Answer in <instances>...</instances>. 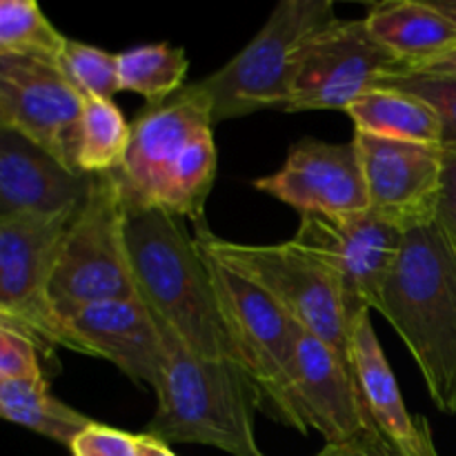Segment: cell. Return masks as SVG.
I'll return each mask as SVG.
<instances>
[{"label": "cell", "instance_id": "cell-10", "mask_svg": "<svg viewBox=\"0 0 456 456\" xmlns=\"http://www.w3.org/2000/svg\"><path fill=\"white\" fill-rule=\"evenodd\" d=\"M405 232L372 209L347 216L301 214L292 243L337 281L352 314L379 310Z\"/></svg>", "mask_w": 456, "mask_h": 456}, {"label": "cell", "instance_id": "cell-5", "mask_svg": "<svg viewBox=\"0 0 456 456\" xmlns=\"http://www.w3.org/2000/svg\"><path fill=\"white\" fill-rule=\"evenodd\" d=\"M196 245L225 263L267 294L294 323L332 347L350 368L352 314L337 281L292 240L281 245H243L216 239L208 227L196 230Z\"/></svg>", "mask_w": 456, "mask_h": 456}, {"label": "cell", "instance_id": "cell-32", "mask_svg": "<svg viewBox=\"0 0 456 456\" xmlns=\"http://www.w3.org/2000/svg\"><path fill=\"white\" fill-rule=\"evenodd\" d=\"M421 71H439V74H456V45L450 49L441 52L439 56H435L432 61H428L426 65L417 67Z\"/></svg>", "mask_w": 456, "mask_h": 456}, {"label": "cell", "instance_id": "cell-6", "mask_svg": "<svg viewBox=\"0 0 456 456\" xmlns=\"http://www.w3.org/2000/svg\"><path fill=\"white\" fill-rule=\"evenodd\" d=\"M337 20L330 0H283L263 29L199 87L212 101L214 125L263 110H285L303 45Z\"/></svg>", "mask_w": 456, "mask_h": 456}, {"label": "cell", "instance_id": "cell-27", "mask_svg": "<svg viewBox=\"0 0 456 456\" xmlns=\"http://www.w3.org/2000/svg\"><path fill=\"white\" fill-rule=\"evenodd\" d=\"M45 377L38 361V343L20 330L0 325V381H27Z\"/></svg>", "mask_w": 456, "mask_h": 456}, {"label": "cell", "instance_id": "cell-4", "mask_svg": "<svg viewBox=\"0 0 456 456\" xmlns=\"http://www.w3.org/2000/svg\"><path fill=\"white\" fill-rule=\"evenodd\" d=\"M159 328L165 365L156 390L159 408L147 423V435L165 444L209 445L232 456H267L254 435L261 401L248 374L232 361L194 354L163 321Z\"/></svg>", "mask_w": 456, "mask_h": 456}, {"label": "cell", "instance_id": "cell-25", "mask_svg": "<svg viewBox=\"0 0 456 456\" xmlns=\"http://www.w3.org/2000/svg\"><path fill=\"white\" fill-rule=\"evenodd\" d=\"M61 71L85 101H111L120 89L118 53L67 38Z\"/></svg>", "mask_w": 456, "mask_h": 456}, {"label": "cell", "instance_id": "cell-33", "mask_svg": "<svg viewBox=\"0 0 456 456\" xmlns=\"http://www.w3.org/2000/svg\"><path fill=\"white\" fill-rule=\"evenodd\" d=\"M428 3L435 9H439L444 16H448L456 25V0H428Z\"/></svg>", "mask_w": 456, "mask_h": 456}, {"label": "cell", "instance_id": "cell-20", "mask_svg": "<svg viewBox=\"0 0 456 456\" xmlns=\"http://www.w3.org/2000/svg\"><path fill=\"white\" fill-rule=\"evenodd\" d=\"M347 114L354 120V132L430 147L444 142V125L436 111L412 94L374 87L356 98Z\"/></svg>", "mask_w": 456, "mask_h": 456}, {"label": "cell", "instance_id": "cell-3", "mask_svg": "<svg viewBox=\"0 0 456 456\" xmlns=\"http://www.w3.org/2000/svg\"><path fill=\"white\" fill-rule=\"evenodd\" d=\"M377 312L417 361L436 410L456 414V248L436 221L405 232Z\"/></svg>", "mask_w": 456, "mask_h": 456}, {"label": "cell", "instance_id": "cell-28", "mask_svg": "<svg viewBox=\"0 0 456 456\" xmlns=\"http://www.w3.org/2000/svg\"><path fill=\"white\" fill-rule=\"evenodd\" d=\"M71 456H138L136 435L94 421L74 439Z\"/></svg>", "mask_w": 456, "mask_h": 456}, {"label": "cell", "instance_id": "cell-18", "mask_svg": "<svg viewBox=\"0 0 456 456\" xmlns=\"http://www.w3.org/2000/svg\"><path fill=\"white\" fill-rule=\"evenodd\" d=\"M352 363L377 430L396 456H439L430 423L408 412L399 383L381 350L372 310L361 312L352 332Z\"/></svg>", "mask_w": 456, "mask_h": 456}, {"label": "cell", "instance_id": "cell-7", "mask_svg": "<svg viewBox=\"0 0 456 456\" xmlns=\"http://www.w3.org/2000/svg\"><path fill=\"white\" fill-rule=\"evenodd\" d=\"M200 249V248H199ZM203 252V249H200ZM221 314L234 341L243 372L256 390L261 412L307 435L292 390L298 328L263 289L203 252Z\"/></svg>", "mask_w": 456, "mask_h": 456}, {"label": "cell", "instance_id": "cell-13", "mask_svg": "<svg viewBox=\"0 0 456 456\" xmlns=\"http://www.w3.org/2000/svg\"><path fill=\"white\" fill-rule=\"evenodd\" d=\"M363 165L370 209L410 232L436 218L444 176V150L354 132Z\"/></svg>", "mask_w": 456, "mask_h": 456}, {"label": "cell", "instance_id": "cell-19", "mask_svg": "<svg viewBox=\"0 0 456 456\" xmlns=\"http://www.w3.org/2000/svg\"><path fill=\"white\" fill-rule=\"evenodd\" d=\"M365 22L403 69H417L456 45V25L430 3H379L370 7Z\"/></svg>", "mask_w": 456, "mask_h": 456}, {"label": "cell", "instance_id": "cell-24", "mask_svg": "<svg viewBox=\"0 0 456 456\" xmlns=\"http://www.w3.org/2000/svg\"><path fill=\"white\" fill-rule=\"evenodd\" d=\"M67 38L49 22L34 0H3L0 4V53L36 58L61 67Z\"/></svg>", "mask_w": 456, "mask_h": 456}, {"label": "cell", "instance_id": "cell-15", "mask_svg": "<svg viewBox=\"0 0 456 456\" xmlns=\"http://www.w3.org/2000/svg\"><path fill=\"white\" fill-rule=\"evenodd\" d=\"M61 314L78 354L110 361L134 383L159 390L165 343L159 321L141 297L85 303Z\"/></svg>", "mask_w": 456, "mask_h": 456}, {"label": "cell", "instance_id": "cell-21", "mask_svg": "<svg viewBox=\"0 0 456 456\" xmlns=\"http://www.w3.org/2000/svg\"><path fill=\"white\" fill-rule=\"evenodd\" d=\"M0 414L16 426L71 448L76 436L92 426V419L69 408L49 392L47 379L0 381Z\"/></svg>", "mask_w": 456, "mask_h": 456}, {"label": "cell", "instance_id": "cell-29", "mask_svg": "<svg viewBox=\"0 0 456 456\" xmlns=\"http://www.w3.org/2000/svg\"><path fill=\"white\" fill-rule=\"evenodd\" d=\"M435 221L456 248V150H444V176Z\"/></svg>", "mask_w": 456, "mask_h": 456}, {"label": "cell", "instance_id": "cell-17", "mask_svg": "<svg viewBox=\"0 0 456 456\" xmlns=\"http://www.w3.org/2000/svg\"><path fill=\"white\" fill-rule=\"evenodd\" d=\"M92 183V174L74 172L20 134L0 129V216L78 209Z\"/></svg>", "mask_w": 456, "mask_h": 456}, {"label": "cell", "instance_id": "cell-12", "mask_svg": "<svg viewBox=\"0 0 456 456\" xmlns=\"http://www.w3.org/2000/svg\"><path fill=\"white\" fill-rule=\"evenodd\" d=\"M85 102L61 67L0 53V129L20 134L74 172Z\"/></svg>", "mask_w": 456, "mask_h": 456}, {"label": "cell", "instance_id": "cell-22", "mask_svg": "<svg viewBox=\"0 0 456 456\" xmlns=\"http://www.w3.org/2000/svg\"><path fill=\"white\" fill-rule=\"evenodd\" d=\"M185 49L169 45H142L118 53L120 89L134 92L147 101V107H159L185 87Z\"/></svg>", "mask_w": 456, "mask_h": 456}, {"label": "cell", "instance_id": "cell-11", "mask_svg": "<svg viewBox=\"0 0 456 456\" xmlns=\"http://www.w3.org/2000/svg\"><path fill=\"white\" fill-rule=\"evenodd\" d=\"M401 69L403 65L370 34L365 18H337L303 45L283 111H347L381 76Z\"/></svg>", "mask_w": 456, "mask_h": 456}, {"label": "cell", "instance_id": "cell-30", "mask_svg": "<svg viewBox=\"0 0 456 456\" xmlns=\"http://www.w3.org/2000/svg\"><path fill=\"white\" fill-rule=\"evenodd\" d=\"M316 456H396V452L381 436H365L343 444H325V448Z\"/></svg>", "mask_w": 456, "mask_h": 456}, {"label": "cell", "instance_id": "cell-16", "mask_svg": "<svg viewBox=\"0 0 456 456\" xmlns=\"http://www.w3.org/2000/svg\"><path fill=\"white\" fill-rule=\"evenodd\" d=\"M292 390L307 432L316 430L325 444L381 436L354 368L305 330L298 332Z\"/></svg>", "mask_w": 456, "mask_h": 456}, {"label": "cell", "instance_id": "cell-14", "mask_svg": "<svg viewBox=\"0 0 456 456\" xmlns=\"http://www.w3.org/2000/svg\"><path fill=\"white\" fill-rule=\"evenodd\" d=\"M254 187L301 214L347 216L370 209L363 165L354 141L303 138L289 147L283 167L256 178Z\"/></svg>", "mask_w": 456, "mask_h": 456}, {"label": "cell", "instance_id": "cell-9", "mask_svg": "<svg viewBox=\"0 0 456 456\" xmlns=\"http://www.w3.org/2000/svg\"><path fill=\"white\" fill-rule=\"evenodd\" d=\"M78 209L0 216V325L20 330L38 346L74 352V338L53 305L52 283Z\"/></svg>", "mask_w": 456, "mask_h": 456}, {"label": "cell", "instance_id": "cell-26", "mask_svg": "<svg viewBox=\"0 0 456 456\" xmlns=\"http://www.w3.org/2000/svg\"><path fill=\"white\" fill-rule=\"evenodd\" d=\"M374 87L396 89L426 101L444 125L441 150H456V74L401 69L381 76Z\"/></svg>", "mask_w": 456, "mask_h": 456}, {"label": "cell", "instance_id": "cell-1", "mask_svg": "<svg viewBox=\"0 0 456 456\" xmlns=\"http://www.w3.org/2000/svg\"><path fill=\"white\" fill-rule=\"evenodd\" d=\"M127 208H160L205 225V203L216 176L212 101L185 85L132 123V141L118 172Z\"/></svg>", "mask_w": 456, "mask_h": 456}, {"label": "cell", "instance_id": "cell-31", "mask_svg": "<svg viewBox=\"0 0 456 456\" xmlns=\"http://www.w3.org/2000/svg\"><path fill=\"white\" fill-rule=\"evenodd\" d=\"M136 445H138V456H178L172 452V448H169L165 441L156 439V436L147 435V432L136 435Z\"/></svg>", "mask_w": 456, "mask_h": 456}, {"label": "cell", "instance_id": "cell-2", "mask_svg": "<svg viewBox=\"0 0 456 456\" xmlns=\"http://www.w3.org/2000/svg\"><path fill=\"white\" fill-rule=\"evenodd\" d=\"M127 248L136 292L151 314L194 354L240 368L208 261L187 234L185 218L160 208H127Z\"/></svg>", "mask_w": 456, "mask_h": 456}, {"label": "cell", "instance_id": "cell-23", "mask_svg": "<svg viewBox=\"0 0 456 456\" xmlns=\"http://www.w3.org/2000/svg\"><path fill=\"white\" fill-rule=\"evenodd\" d=\"M132 141V125L114 101H87L80 118L76 163L83 174L118 172Z\"/></svg>", "mask_w": 456, "mask_h": 456}, {"label": "cell", "instance_id": "cell-8", "mask_svg": "<svg viewBox=\"0 0 456 456\" xmlns=\"http://www.w3.org/2000/svg\"><path fill=\"white\" fill-rule=\"evenodd\" d=\"M138 297L127 248V203L116 172L94 174L87 200L61 245L52 298L58 310Z\"/></svg>", "mask_w": 456, "mask_h": 456}]
</instances>
